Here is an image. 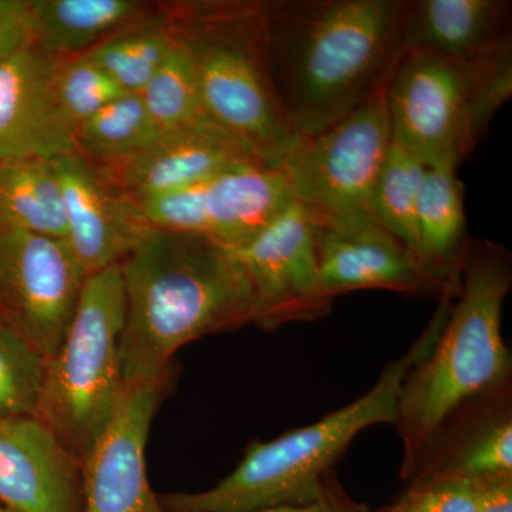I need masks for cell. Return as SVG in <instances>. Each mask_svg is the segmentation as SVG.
Instances as JSON below:
<instances>
[{
	"instance_id": "44dd1931",
	"label": "cell",
	"mask_w": 512,
	"mask_h": 512,
	"mask_svg": "<svg viewBox=\"0 0 512 512\" xmlns=\"http://www.w3.org/2000/svg\"><path fill=\"white\" fill-rule=\"evenodd\" d=\"M0 231L66 239L62 184L53 160L0 163Z\"/></svg>"
},
{
	"instance_id": "4dcf8cb0",
	"label": "cell",
	"mask_w": 512,
	"mask_h": 512,
	"mask_svg": "<svg viewBox=\"0 0 512 512\" xmlns=\"http://www.w3.org/2000/svg\"><path fill=\"white\" fill-rule=\"evenodd\" d=\"M256 512H373L366 504L357 503L339 484L338 478L332 474L326 485L325 493L318 500L302 505H282Z\"/></svg>"
},
{
	"instance_id": "ffe728a7",
	"label": "cell",
	"mask_w": 512,
	"mask_h": 512,
	"mask_svg": "<svg viewBox=\"0 0 512 512\" xmlns=\"http://www.w3.org/2000/svg\"><path fill=\"white\" fill-rule=\"evenodd\" d=\"M144 9L137 0H30L33 39L55 59L82 56Z\"/></svg>"
},
{
	"instance_id": "7a4b0ae2",
	"label": "cell",
	"mask_w": 512,
	"mask_h": 512,
	"mask_svg": "<svg viewBox=\"0 0 512 512\" xmlns=\"http://www.w3.org/2000/svg\"><path fill=\"white\" fill-rule=\"evenodd\" d=\"M120 265L126 386L167 383L171 359L187 343L256 325L254 291L234 248L151 228Z\"/></svg>"
},
{
	"instance_id": "4fadbf2b",
	"label": "cell",
	"mask_w": 512,
	"mask_h": 512,
	"mask_svg": "<svg viewBox=\"0 0 512 512\" xmlns=\"http://www.w3.org/2000/svg\"><path fill=\"white\" fill-rule=\"evenodd\" d=\"M57 63L36 43L0 62V163L76 153V126L57 94Z\"/></svg>"
},
{
	"instance_id": "7c38bea8",
	"label": "cell",
	"mask_w": 512,
	"mask_h": 512,
	"mask_svg": "<svg viewBox=\"0 0 512 512\" xmlns=\"http://www.w3.org/2000/svg\"><path fill=\"white\" fill-rule=\"evenodd\" d=\"M165 384H127L113 420L83 458V512H165L146 471L148 434Z\"/></svg>"
},
{
	"instance_id": "1f68e13d",
	"label": "cell",
	"mask_w": 512,
	"mask_h": 512,
	"mask_svg": "<svg viewBox=\"0 0 512 512\" xmlns=\"http://www.w3.org/2000/svg\"><path fill=\"white\" fill-rule=\"evenodd\" d=\"M477 512H512V474L474 480Z\"/></svg>"
},
{
	"instance_id": "603a6c76",
	"label": "cell",
	"mask_w": 512,
	"mask_h": 512,
	"mask_svg": "<svg viewBox=\"0 0 512 512\" xmlns=\"http://www.w3.org/2000/svg\"><path fill=\"white\" fill-rule=\"evenodd\" d=\"M160 134L140 94L126 93L76 127L77 151L113 165L143 153Z\"/></svg>"
},
{
	"instance_id": "d6986e66",
	"label": "cell",
	"mask_w": 512,
	"mask_h": 512,
	"mask_svg": "<svg viewBox=\"0 0 512 512\" xmlns=\"http://www.w3.org/2000/svg\"><path fill=\"white\" fill-rule=\"evenodd\" d=\"M466 429L447 427L414 480L456 477L466 480L512 474L510 394L483 400L471 407Z\"/></svg>"
},
{
	"instance_id": "f1b7e54d",
	"label": "cell",
	"mask_w": 512,
	"mask_h": 512,
	"mask_svg": "<svg viewBox=\"0 0 512 512\" xmlns=\"http://www.w3.org/2000/svg\"><path fill=\"white\" fill-rule=\"evenodd\" d=\"M384 512H477L476 484L456 477L414 480Z\"/></svg>"
},
{
	"instance_id": "4316f807",
	"label": "cell",
	"mask_w": 512,
	"mask_h": 512,
	"mask_svg": "<svg viewBox=\"0 0 512 512\" xmlns=\"http://www.w3.org/2000/svg\"><path fill=\"white\" fill-rule=\"evenodd\" d=\"M47 357L0 323V419L37 417Z\"/></svg>"
},
{
	"instance_id": "52a82bcc",
	"label": "cell",
	"mask_w": 512,
	"mask_h": 512,
	"mask_svg": "<svg viewBox=\"0 0 512 512\" xmlns=\"http://www.w3.org/2000/svg\"><path fill=\"white\" fill-rule=\"evenodd\" d=\"M124 319L121 265L94 272L87 276L62 346L47 360L37 419L82 461L113 420L126 392L120 363Z\"/></svg>"
},
{
	"instance_id": "ba28073f",
	"label": "cell",
	"mask_w": 512,
	"mask_h": 512,
	"mask_svg": "<svg viewBox=\"0 0 512 512\" xmlns=\"http://www.w3.org/2000/svg\"><path fill=\"white\" fill-rule=\"evenodd\" d=\"M384 93L323 133L303 138L281 165L293 200L323 227L379 225L373 191L392 143Z\"/></svg>"
},
{
	"instance_id": "9c48e42d",
	"label": "cell",
	"mask_w": 512,
	"mask_h": 512,
	"mask_svg": "<svg viewBox=\"0 0 512 512\" xmlns=\"http://www.w3.org/2000/svg\"><path fill=\"white\" fill-rule=\"evenodd\" d=\"M87 276L64 239L0 231V323L52 359L72 325Z\"/></svg>"
},
{
	"instance_id": "e0dca14e",
	"label": "cell",
	"mask_w": 512,
	"mask_h": 512,
	"mask_svg": "<svg viewBox=\"0 0 512 512\" xmlns=\"http://www.w3.org/2000/svg\"><path fill=\"white\" fill-rule=\"evenodd\" d=\"M320 288L329 299L342 293L386 289L409 295L440 296L446 281L427 271L416 256L375 227H316Z\"/></svg>"
},
{
	"instance_id": "484cf974",
	"label": "cell",
	"mask_w": 512,
	"mask_h": 512,
	"mask_svg": "<svg viewBox=\"0 0 512 512\" xmlns=\"http://www.w3.org/2000/svg\"><path fill=\"white\" fill-rule=\"evenodd\" d=\"M140 97L161 133L207 119L202 110L194 59L178 30L173 47Z\"/></svg>"
},
{
	"instance_id": "ac0fdd59",
	"label": "cell",
	"mask_w": 512,
	"mask_h": 512,
	"mask_svg": "<svg viewBox=\"0 0 512 512\" xmlns=\"http://www.w3.org/2000/svg\"><path fill=\"white\" fill-rule=\"evenodd\" d=\"M511 2L505 0H404L403 52L476 60L510 45Z\"/></svg>"
},
{
	"instance_id": "f546056e",
	"label": "cell",
	"mask_w": 512,
	"mask_h": 512,
	"mask_svg": "<svg viewBox=\"0 0 512 512\" xmlns=\"http://www.w3.org/2000/svg\"><path fill=\"white\" fill-rule=\"evenodd\" d=\"M35 43L30 0H0V62Z\"/></svg>"
},
{
	"instance_id": "d4e9b609",
	"label": "cell",
	"mask_w": 512,
	"mask_h": 512,
	"mask_svg": "<svg viewBox=\"0 0 512 512\" xmlns=\"http://www.w3.org/2000/svg\"><path fill=\"white\" fill-rule=\"evenodd\" d=\"M177 39V28L144 23L107 37L84 53L113 77L126 93L140 94Z\"/></svg>"
},
{
	"instance_id": "cb8c5ba5",
	"label": "cell",
	"mask_w": 512,
	"mask_h": 512,
	"mask_svg": "<svg viewBox=\"0 0 512 512\" xmlns=\"http://www.w3.org/2000/svg\"><path fill=\"white\" fill-rule=\"evenodd\" d=\"M427 168L423 161L392 141L373 191L376 221L417 259V205Z\"/></svg>"
},
{
	"instance_id": "277c9868",
	"label": "cell",
	"mask_w": 512,
	"mask_h": 512,
	"mask_svg": "<svg viewBox=\"0 0 512 512\" xmlns=\"http://www.w3.org/2000/svg\"><path fill=\"white\" fill-rule=\"evenodd\" d=\"M457 291V281L450 279L427 328L406 355L383 370L372 390L309 426L271 441H252L235 470L210 490L161 495L164 511L256 512L318 500L357 434L375 424H396L404 377L429 355Z\"/></svg>"
},
{
	"instance_id": "9a60e30c",
	"label": "cell",
	"mask_w": 512,
	"mask_h": 512,
	"mask_svg": "<svg viewBox=\"0 0 512 512\" xmlns=\"http://www.w3.org/2000/svg\"><path fill=\"white\" fill-rule=\"evenodd\" d=\"M0 503L13 512H83L82 460L37 417L0 419Z\"/></svg>"
},
{
	"instance_id": "8fae6325",
	"label": "cell",
	"mask_w": 512,
	"mask_h": 512,
	"mask_svg": "<svg viewBox=\"0 0 512 512\" xmlns=\"http://www.w3.org/2000/svg\"><path fill=\"white\" fill-rule=\"evenodd\" d=\"M316 227L315 218L293 201L251 241L234 248L254 291L259 328L311 322L332 309L320 288Z\"/></svg>"
},
{
	"instance_id": "3957f363",
	"label": "cell",
	"mask_w": 512,
	"mask_h": 512,
	"mask_svg": "<svg viewBox=\"0 0 512 512\" xmlns=\"http://www.w3.org/2000/svg\"><path fill=\"white\" fill-rule=\"evenodd\" d=\"M511 284V259L503 247L490 241L468 245L446 325L400 389L394 426L402 437L404 480L417 476L458 414L510 394L501 316Z\"/></svg>"
},
{
	"instance_id": "7402d4cb",
	"label": "cell",
	"mask_w": 512,
	"mask_h": 512,
	"mask_svg": "<svg viewBox=\"0 0 512 512\" xmlns=\"http://www.w3.org/2000/svg\"><path fill=\"white\" fill-rule=\"evenodd\" d=\"M417 237L421 264L441 281L463 264L468 249L463 185L453 168H427L417 205Z\"/></svg>"
},
{
	"instance_id": "6da1fadb",
	"label": "cell",
	"mask_w": 512,
	"mask_h": 512,
	"mask_svg": "<svg viewBox=\"0 0 512 512\" xmlns=\"http://www.w3.org/2000/svg\"><path fill=\"white\" fill-rule=\"evenodd\" d=\"M279 103L302 138L383 92L402 56L404 0L262 2Z\"/></svg>"
},
{
	"instance_id": "8992f818",
	"label": "cell",
	"mask_w": 512,
	"mask_h": 512,
	"mask_svg": "<svg viewBox=\"0 0 512 512\" xmlns=\"http://www.w3.org/2000/svg\"><path fill=\"white\" fill-rule=\"evenodd\" d=\"M511 93V43L476 60L403 52L384 93L392 141L427 167L456 170Z\"/></svg>"
},
{
	"instance_id": "5b68a950",
	"label": "cell",
	"mask_w": 512,
	"mask_h": 512,
	"mask_svg": "<svg viewBox=\"0 0 512 512\" xmlns=\"http://www.w3.org/2000/svg\"><path fill=\"white\" fill-rule=\"evenodd\" d=\"M177 30L194 59L205 117L256 160L281 167L303 138L275 93L262 2L188 6Z\"/></svg>"
},
{
	"instance_id": "5bb4252c",
	"label": "cell",
	"mask_w": 512,
	"mask_h": 512,
	"mask_svg": "<svg viewBox=\"0 0 512 512\" xmlns=\"http://www.w3.org/2000/svg\"><path fill=\"white\" fill-rule=\"evenodd\" d=\"M62 184L67 242L87 274L121 264L151 225L137 202L117 191L79 151L53 160Z\"/></svg>"
},
{
	"instance_id": "d6a6232c",
	"label": "cell",
	"mask_w": 512,
	"mask_h": 512,
	"mask_svg": "<svg viewBox=\"0 0 512 512\" xmlns=\"http://www.w3.org/2000/svg\"><path fill=\"white\" fill-rule=\"evenodd\" d=\"M0 512H13L10 511L9 508L3 507V505H0Z\"/></svg>"
},
{
	"instance_id": "83f0119b",
	"label": "cell",
	"mask_w": 512,
	"mask_h": 512,
	"mask_svg": "<svg viewBox=\"0 0 512 512\" xmlns=\"http://www.w3.org/2000/svg\"><path fill=\"white\" fill-rule=\"evenodd\" d=\"M56 87L63 110L76 127L126 94L110 74L86 55L59 60Z\"/></svg>"
},
{
	"instance_id": "30bf717a",
	"label": "cell",
	"mask_w": 512,
	"mask_h": 512,
	"mask_svg": "<svg viewBox=\"0 0 512 512\" xmlns=\"http://www.w3.org/2000/svg\"><path fill=\"white\" fill-rule=\"evenodd\" d=\"M293 201L281 167L248 163L201 183L136 202L153 228L238 248Z\"/></svg>"
},
{
	"instance_id": "2e32d148",
	"label": "cell",
	"mask_w": 512,
	"mask_h": 512,
	"mask_svg": "<svg viewBox=\"0 0 512 512\" xmlns=\"http://www.w3.org/2000/svg\"><path fill=\"white\" fill-rule=\"evenodd\" d=\"M248 163H261L208 119L163 131L143 153L109 165L107 183L138 201L201 183ZM264 164V163H262Z\"/></svg>"
}]
</instances>
